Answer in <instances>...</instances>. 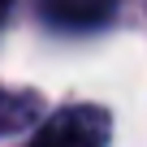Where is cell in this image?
<instances>
[{"mask_svg":"<svg viewBox=\"0 0 147 147\" xmlns=\"http://www.w3.org/2000/svg\"><path fill=\"white\" fill-rule=\"evenodd\" d=\"M113 117L100 104H65L35 125L26 147H108Z\"/></svg>","mask_w":147,"mask_h":147,"instance_id":"cell-1","label":"cell"},{"mask_svg":"<svg viewBox=\"0 0 147 147\" xmlns=\"http://www.w3.org/2000/svg\"><path fill=\"white\" fill-rule=\"evenodd\" d=\"M43 113V95L26 91V87H0V138L5 134H22L35 130Z\"/></svg>","mask_w":147,"mask_h":147,"instance_id":"cell-2","label":"cell"},{"mask_svg":"<svg viewBox=\"0 0 147 147\" xmlns=\"http://www.w3.org/2000/svg\"><path fill=\"white\" fill-rule=\"evenodd\" d=\"M117 0H43V13L61 26H95L113 13Z\"/></svg>","mask_w":147,"mask_h":147,"instance_id":"cell-3","label":"cell"},{"mask_svg":"<svg viewBox=\"0 0 147 147\" xmlns=\"http://www.w3.org/2000/svg\"><path fill=\"white\" fill-rule=\"evenodd\" d=\"M9 5H13V0H0V22L9 18Z\"/></svg>","mask_w":147,"mask_h":147,"instance_id":"cell-4","label":"cell"}]
</instances>
